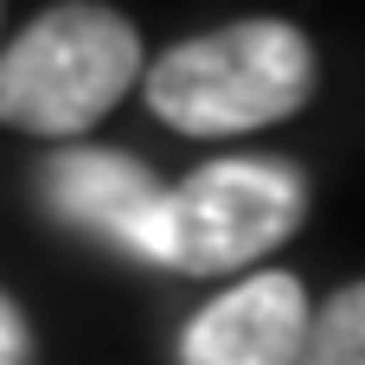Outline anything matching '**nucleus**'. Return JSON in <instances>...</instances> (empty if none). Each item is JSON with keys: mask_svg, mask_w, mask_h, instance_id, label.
Segmentation results:
<instances>
[{"mask_svg": "<svg viewBox=\"0 0 365 365\" xmlns=\"http://www.w3.org/2000/svg\"><path fill=\"white\" fill-rule=\"evenodd\" d=\"M141 96L173 135H250L314 96V45L289 19H231L160 51L141 77Z\"/></svg>", "mask_w": 365, "mask_h": 365, "instance_id": "obj_1", "label": "nucleus"}, {"mask_svg": "<svg viewBox=\"0 0 365 365\" xmlns=\"http://www.w3.org/2000/svg\"><path fill=\"white\" fill-rule=\"evenodd\" d=\"M148 77V51L115 6H45L0 45V122L19 135H83Z\"/></svg>", "mask_w": 365, "mask_h": 365, "instance_id": "obj_2", "label": "nucleus"}, {"mask_svg": "<svg viewBox=\"0 0 365 365\" xmlns=\"http://www.w3.org/2000/svg\"><path fill=\"white\" fill-rule=\"evenodd\" d=\"M308 218V180L282 154H231L186 173L167 199V263L180 276H231L289 244Z\"/></svg>", "mask_w": 365, "mask_h": 365, "instance_id": "obj_3", "label": "nucleus"}, {"mask_svg": "<svg viewBox=\"0 0 365 365\" xmlns=\"http://www.w3.org/2000/svg\"><path fill=\"white\" fill-rule=\"evenodd\" d=\"M38 180H45V205L71 231L103 237L109 250H122L135 263H167V199H173V186H160L135 154L64 148Z\"/></svg>", "mask_w": 365, "mask_h": 365, "instance_id": "obj_4", "label": "nucleus"}, {"mask_svg": "<svg viewBox=\"0 0 365 365\" xmlns=\"http://www.w3.org/2000/svg\"><path fill=\"white\" fill-rule=\"evenodd\" d=\"M308 327V289L289 269H257L250 282H231L186 321L180 365H302Z\"/></svg>", "mask_w": 365, "mask_h": 365, "instance_id": "obj_5", "label": "nucleus"}, {"mask_svg": "<svg viewBox=\"0 0 365 365\" xmlns=\"http://www.w3.org/2000/svg\"><path fill=\"white\" fill-rule=\"evenodd\" d=\"M302 365H365V282L334 289V295L314 308Z\"/></svg>", "mask_w": 365, "mask_h": 365, "instance_id": "obj_6", "label": "nucleus"}, {"mask_svg": "<svg viewBox=\"0 0 365 365\" xmlns=\"http://www.w3.org/2000/svg\"><path fill=\"white\" fill-rule=\"evenodd\" d=\"M26 321H19V308L0 295V365H26Z\"/></svg>", "mask_w": 365, "mask_h": 365, "instance_id": "obj_7", "label": "nucleus"}]
</instances>
